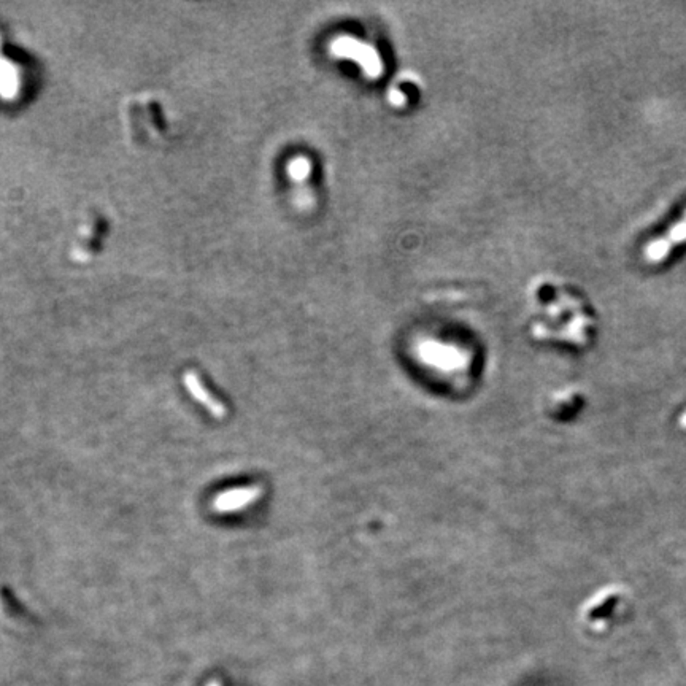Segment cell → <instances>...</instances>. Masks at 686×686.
<instances>
[{"label": "cell", "instance_id": "3", "mask_svg": "<svg viewBox=\"0 0 686 686\" xmlns=\"http://www.w3.org/2000/svg\"><path fill=\"white\" fill-rule=\"evenodd\" d=\"M209 686H221V685H220V682H216V680H213Z\"/></svg>", "mask_w": 686, "mask_h": 686}, {"label": "cell", "instance_id": "1", "mask_svg": "<svg viewBox=\"0 0 686 686\" xmlns=\"http://www.w3.org/2000/svg\"><path fill=\"white\" fill-rule=\"evenodd\" d=\"M259 496H261V488L259 486L227 489L213 498L211 507L218 513H234L244 510L245 507L253 504Z\"/></svg>", "mask_w": 686, "mask_h": 686}, {"label": "cell", "instance_id": "2", "mask_svg": "<svg viewBox=\"0 0 686 686\" xmlns=\"http://www.w3.org/2000/svg\"><path fill=\"white\" fill-rule=\"evenodd\" d=\"M183 383H185V388L188 389V393L196 399L200 405H204L209 413H211L215 418H224L226 416V407L221 400H218L215 396H213L209 389H206L205 384L200 380V377L196 372L188 370L185 375H183Z\"/></svg>", "mask_w": 686, "mask_h": 686}]
</instances>
